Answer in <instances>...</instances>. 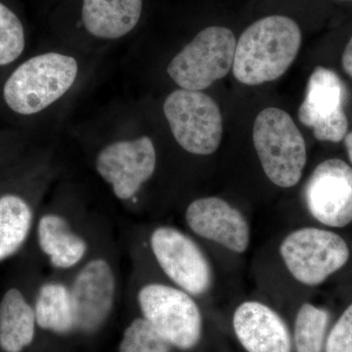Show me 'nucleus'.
Here are the masks:
<instances>
[{"mask_svg":"<svg viewBox=\"0 0 352 352\" xmlns=\"http://www.w3.org/2000/svg\"><path fill=\"white\" fill-rule=\"evenodd\" d=\"M171 346L143 317L133 319L124 330L120 352H170Z\"/></svg>","mask_w":352,"mask_h":352,"instance_id":"obj_21","label":"nucleus"},{"mask_svg":"<svg viewBox=\"0 0 352 352\" xmlns=\"http://www.w3.org/2000/svg\"><path fill=\"white\" fill-rule=\"evenodd\" d=\"M342 63L344 72L352 78V36L342 54Z\"/></svg>","mask_w":352,"mask_h":352,"instance_id":"obj_24","label":"nucleus"},{"mask_svg":"<svg viewBox=\"0 0 352 352\" xmlns=\"http://www.w3.org/2000/svg\"><path fill=\"white\" fill-rule=\"evenodd\" d=\"M287 270L296 281L317 286L344 267L349 258L346 241L324 229H298L289 234L280 245Z\"/></svg>","mask_w":352,"mask_h":352,"instance_id":"obj_7","label":"nucleus"},{"mask_svg":"<svg viewBox=\"0 0 352 352\" xmlns=\"http://www.w3.org/2000/svg\"><path fill=\"white\" fill-rule=\"evenodd\" d=\"M326 352H352V305L333 326L327 342Z\"/></svg>","mask_w":352,"mask_h":352,"instance_id":"obj_23","label":"nucleus"},{"mask_svg":"<svg viewBox=\"0 0 352 352\" xmlns=\"http://www.w3.org/2000/svg\"><path fill=\"white\" fill-rule=\"evenodd\" d=\"M342 1H351V0H342Z\"/></svg>","mask_w":352,"mask_h":352,"instance_id":"obj_26","label":"nucleus"},{"mask_svg":"<svg viewBox=\"0 0 352 352\" xmlns=\"http://www.w3.org/2000/svg\"><path fill=\"white\" fill-rule=\"evenodd\" d=\"M329 314L326 310L305 303L295 322L296 352H323Z\"/></svg>","mask_w":352,"mask_h":352,"instance_id":"obj_20","label":"nucleus"},{"mask_svg":"<svg viewBox=\"0 0 352 352\" xmlns=\"http://www.w3.org/2000/svg\"><path fill=\"white\" fill-rule=\"evenodd\" d=\"M25 48V32L15 13L0 2V66L12 63Z\"/></svg>","mask_w":352,"mask_h":352,"instance_id":"obj_22","label":"nucleus"},{"mask_svg":"<svg viewBox=\"0 0 352 352\" xmlns=\"http://www.w3.org/2000/svg\"><path fill=\"white\" fill-rule=\"evenodd\" d=\"M157 154L148 136L118 141L99 152L95 168L120 201L135 198L156 170Z\"/></svg>","mask_w":352,"mask_h":352,"instance_id":"obj_11","label":"nucleus"},{"mask_svg":"<svg viewBox=\"0 0 352 352\" xmlns=\"http://www.w3.org/2000/svg\"><path fill=\"white\" fill-rule=\"evenodd\" d=\"M142 13V0H83L85 29L99 38L116 39L131 32Z\"/></svg>","mask_w":352,"mask_h":352,"instance_id":"obj_16","label":"nucleus"},{"mask_svg":"<svg viewBox=\"0 0 352 352\" xmlns=\"http://www.w3.org/2000/svg\"><path fill=\"white\" fill-rule=\"evenodd\" d=\"M233 327L248 352H292L291 333L286 323L263 303H242L234 314Z\"/></svg>","mask_w":352,"mask_h":352,"instance_id":"obj_15","label":"nucleus"},{"mask_svg":"<svg viewBox=\"0 0 352 352\" xmlns=\"http://www.w3.org/2000/svg\"><path fill=\"white\" fill-rule=\"evenodd\" d=\"M236 43L228 28H206L171 60L168 76L183 89L201 91L232 69Z\"/></svg>","mask_w":352,"mask_h":352,"instance_id":"obj_5","label":"nucleus"},{"mask_svg":"<svg viewBox=\"0 0 352 352\" xmlns=\"http://www.w3.org/2000/svg\"><path fill=\"white\" fill-rule=\"evenodd\" d=\"M39 250L53 270L75 271L91 254L89 241L74 219L59 212H46L38 219Z\"/></svg>","mask_w":352,"mask_h":352,"instance_id":"obj_14","label":"nucleus"},{"mask_svg":"<svg viewBox=\"0 0 352 352\" xmlns=\"http://www.w3.org/2000/svg\"><path fill=\"white\" fill-rule=\"evenodd\" d=\"M344 100L346 87L338 74L325 67H316L308 80L298 119L312 129L319 141L340 142L349 131Z\"/></svg>","mask_w":352,"mask_h":352,"instance_id":"obj_10","label":"nucleus"},{"mask_svg":"<svg viewBox=\"0 0 352 352\" xmlns=\"http://www.w3.org/2000/svg\"><path fill=\"white\" fill-rule=\"evenodd\" d=\"M150 250L166 276L192 296L205 295L212 286L210 263L195 241L175 227L159 226L149 238Z\"/></svg>","mask_w":352,"mask_h":352,"instance_id":"obj_9","label":"nucleus"},{"mask_svg":"<svg viewBox=\"0 0 352 352\" xmlns=\"http://www.w3.org/2000/svg\"><path fill=\"white\" fill-rule=\"evenodd\" d=\"M300 25L284 15L252 23L236 43L233 75L245 85L273 82L288 71L302 45Z\"/></svg>","mask_w":352,"mask_h":352,"instance_id":"obj_1","label":"nucleus"},{"mask_svg":"<svg viewBox=\"0 0 352 352\" xmlns=\"http://www.w3.org/2000/svg\"><path fill=\"white\" fill-rule=\"evenodd\" d=\"M189 228L204 239L230 250L245 252L250 244V226L237 208L217 197H206L192 201L185 212Z\"/></svg>","mask_w":352,"mask_h":352,"instance_id":"obj_13","label":"nucleus"},{"mask_svg":"<svg viewBox=\"0 0 352 352\" xmlns=\"http://www.w3.org/2000/svg\"><path fill=\"white\" fill-rule=\"evenodd\" d=\"M34 221L31 205L18 195L0 197V261L19 251Z\"/></svg>","mask_w":352,"mask_h":352,"instance_id":"obj_19","label":"nucleus"},{"mask_svg":"<svg viewBox=\"0 0 352 352\" xmlns=\"http://www.w3.org/2000/svg\"><path fill=\"white\" fill-rule=\"evenodd\" d=\"M34 307L20 289L6 292L0 302V347L6 352H21L32 344L36 333Z\"/></svg>","mask_w":352,"mask_h":352,"instance_id":"obj_18","label":"nucleus"},{"mask_svg":"<svg viewBox=\"0 0 352 352\" xmlns=\"http://www.w3.org/2000/svg\"><path fill=\"white\" fill-rule=\"evenodd\" d=\"M164 113L185 151L207 156L219 149L223 133L222 116L217 102L208 94L180 88L166 97Z\"/></svg>","mask_w":352,"mask_h":352,"instance_id":"obj_6","label":"nucleus"},{"mask_svg":"<svg viewBox=\"0 0 352 352\" xmlns=\"http://www.w3.org/2000/svg\"><path fill=\"white\" fill-rule=\"evenodd\" d=\"M252 140L264 173L282 188L295 186L307 164V144L293 118L279 108H266L254 120Z\"/></svg>","mask_w":352,"mask_h":352,"instance_id":"obj_2","label":"nucleus"},{"mask_svg":"<svg viewBox=\"0 0 352 352\" xmlns=\"http://www.w3.org/2000/svg\"><path fill=\"white\" fill-rule=\"evenodd\" d=\"M36 325L56 335L76 333L75 310L69 282L52 278L39 287L34 305Z\"/></svg>","mask_w":352,"mask_h":352,"instance_id":"obj_17","label":"nucleus"},{"mask_svg":"<svg viewBox=\"0 0 352 352\" xmlns=\"http://www.w3.org/2000/svg\"><path fill=\"white\" fill-rule=\"evenodd\" d=\"M310 214L324 226L344 227L352 222V168L340 159L319 164L305 185Z\"/></svg>","mask_w":352,"mask_h":352,"instance_id":"obj_12","label":"nucleus"},{"mask_svg":"<svg viewBox=\"0 0 352 352\" xmlns=\"http://www.w3.org/2000/svg\"><path fill=\"white\" fill-rule=\"evenodd\" d=\"M75 58L46 53L28 60L7 80V105L21 115H34L54 103L72 87L78 75Z\"/></svg>","mask_w":352,"mask_h":352,"instance_id":"obj_3","label":"nucleus"},{"mask_svg":"<svg viewBox=\"0 0 352 352\" xmlns=\"http://www.w3.org/2000/svg\"><path fill=\"white\" fill-rule=\"evenodd\" d=\"M344 145H346L347 154H349V160H351L352 164V131L347 133L346 138H344Z\"/></svg>","mask_w":352,"mask_h":352,"instance_id":"obj_25","label":"nucleus"},{"mask_svg":"<svg viewBox=\"0 0 352 352\" xmlns=\"http://www.w3.org/2000/svg\"><path fill=\"white\" fill-rule=\"evenodd\" d=\"M135 300L141 317L171 346L190 351L200 342L203 331L200 308L186 292L171 285L148 282L139 287Z\"/></svg>","mask_w":352,"mask_h":352,"instance_id":"obj_4","label":"nucleus"},{"mask_svg":"<svg viewBox=\"0 0 352 352\" xmlns=\"http://www.w3.org/2000/svg\"><path fill=\"white\" fill-rule=\"evenodd\" d=\"M68 280L76 333H96L112 314L118 296L117 270L106 254H90Z\"/></svg>","mask_w":352,"mask_h":352,"instance_id":"obj_8","label":"nucleus"}]
</instances>
